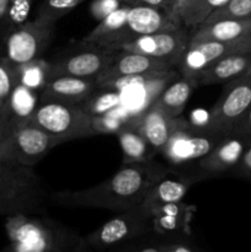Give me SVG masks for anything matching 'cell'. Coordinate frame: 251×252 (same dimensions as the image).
Returning <instances> with one entry per match:
<instances>
[{"instance_id": "7", "label": "cell", "mask_w": 251, "mask_h": 252, "mask_svg": "<svg viewBox=\"0 0 251 252\" xmlns=\"http://www.w3.org/2000/svg\"><path fill=\"white\" fill-rule=\"evenodd\" d=\"M152 233L150 216L139 208L120 212L115 218L84 236L88 249L108 250Z\"/></svg>"}, {"instance_id": "20", "label": "cell", "mask_w": 251, "mask_h": 252, "mask_svg": "<svg viewBox=\"0 0 251 252\" xmlns=\"http://www.w3.org/2000/svg\"><path fill=\"white\" fill-rule=\"evenodd\" d=\"M251 66V51L235 52L226 54L212 63L206 70L202 71L197 84L198 85H214L228 83L248 73Z\"/></svg>"}, {"instance_id": "18", "label": "cell", "mask_w": 251, "mask_h": 252, "mask_svg": "<svg viewBox=\"0 0 251 252\" xmlns=\"http://www.w3.org/2000/svg\"><path fill=\"white\" fill-rule=\"evenodd\" d=\"M98 89L96 79L56 76L47 81L39 93V101H62L81 105Z\"/></svg>"}, {"instance_id": "6", "label": "cell", "mask_w": 251, "mask_h": 252, "mask_svg": "<svg viewBox=\"0 0 251 252\" xmlns=\"http://www.w3.org/2000/svg\"><path fill=\"white\" fill-rule=\"evenodd\" d=\"M64 143L32 122L11 128L0 143V157L32 166L41 161L54 147Z\"/></svg>"}, {"instance_id": "5", "label": "cell", "mask_w": 251, "mask_h": 252, "mask_svg": "<svg viewBox=\"0 0 251 252\" xmlns=\"http://www.w3.org/2000/svg\"><path fill=\"white\" fill-rule=\"evenodd\" d=\"M30 122L63 142L96 135L91 125V116L75 103L39 101Z\"/></svg>"}, {"instance_id": "23", "label": "cell", "mask_w": 251, "mask_h": 252, "mask_svg": "<svg viewBox=\"0 0 251 252\" xmlns=\"http://www.w3.org/2000/svg\"><path fill=\"white\" fill-rule=\"evenodd\" d=\"M39 103V93L17 83L7 101L6 112L2 121L4 135L11 128L31 121Z\"/></svg>"}, {"instance_id": "12", "label": "cell", "mask_w": 251, "mask_h": 252, "mask_svg": "<svg viewBox=\"0 0 251 252\" xmlns=\"http://www.w3.org/2000/svg\"><path fill=\"white\" fill-rule=\"evenodd\" d=\"M189 41V30L185 26L169 31H160L138 36L130 41L121 43L115 51H130L161 59L176 68L185 48Z\"/></svg>"}, {"instance_id": "43", "label": "cell", "mask_w": 251, "mask_h": 252, "mask_svg": "<svg viewBox=\"0 0 251 252\" xmlns=\"http://www.w3.org/2000/svg\"><path fill=\"white\" fill-rule=\"evenodd\" d=\"M248 73H251V66H250V69H249V71H248Z\"/></svg>"}, {"instance_id": "39", "label": "cell", "mask_w": 251, "mask_h": 252, "mask_svg": "<svg viewBox=\"0 0 251 252\" xmlns=\"http://www.w3.org/2000/svg\"><path fill=\"white\" fill-rule=\"evenodd\" d=\"M134 1L135 4L148 5V6H154V7H161V9L176 10L175 9V5H176V1H175V0H134Z\"/></svg>"}, {"instance_id": "15", "label": "cell", "mask_w": 251, "mask_h": 252, "mask_svg": "<svg viewBox=\"0 0 251 252\" xmlns=\"http://www.w3.org/2000/svg\"><path fill=\"white\" fill-rule=\"evenodd\" d=\"M198 180L191 174L169 170L149 189L138 208L148 216L165 204L180 202L185 198L189 187Z\"/></svg>"}, {"instance_id": "38", "label": "cell", "mask_w": 251, "mask_h": 252, "mask_svg": "<svg viewBox=\"0 0 251 252\" xmlns=\"http://www.w3.org/2000/svg\"><path fill=\"white\" fill-rule=\"evenodd\" d=\"M231 133H236V134H240L251 140V106L250 108L246 111L245 115H244L243 117L238 121V123L234 126Z\"/></svg>"}, {"instance_id": "3", "label": "cell", "mask_w": 251, "mask_h": 252, "mask_svg": "<svg viewBox=\"0 0 251 252\" xmlns=\"http://www.w3.org/2000/svg\"><path fill=\"white\" fill-rule=\"evenodd\" d=\"M49 202L33 167L0 157V216L43 214Z\"/></svg>"}, {"instance_id": "19", "label": "cell", "mask_w": 251, "mask_h": 252, "mask_svg": "<svg viewBox=\"0 0 251 252\" xmlns=\"http://www.w3.org/2000/svg\"><path fill=\"white\" fill-rule=\"evenodd\" d=\"M175 122L176 117H171L152 103L138 117L130 118L129 126L134 127L147 139L155 152H160L166 144L175 127Z\"/></svg>"}, {"instance_id": "11", "label": "cell", "mask_w": 251, "mask_h": 252, "mask_svg": "<svg viewBox=\"0 0 251 252\" xmlns=\"http://www.w3.org/2000/svg\"><path fill=\"white\" fill-rule=\"evenodd\" d=\"M251 51V34L231 42L201 41L191 42L185 48L176 69L184 78L198 80L202 71L226 54ZM198 85V84H197Z\"/></svg>"}, {"instance_id": "21", "label": "cell", "mask_w": 251, "mask_h": 252, "mask_svg": "<svg viewBox=\"0 0 251 252\" xmlns=\"http://www.w3.org/2000/svg\"><path fill=\"white\" fill-rule=\"evenodd\" d=\"M251 34V20H219L202 24L189 31V41L231 42Z\"/></svg>"}, {"instance_id": "9", "label": "cell", "mask_w": 251, "mask_h": 252, "mask_svg": "<svg viewBox=\"0 0 251 252\" xmlns=\"http://www.w3.org/2000/svg\"><path fill=\"white\" fill-rule=\"evenodd\" d=\"M54 27V24L37 19L24 22L4 37V57L14 65L41 58L52 39Z\"/></svg>"}, {"instance_id": "10", "label": "cell", "mask_w": 251, "mask_h": 252, "mask_svg": "<svg viewBox=\"0 0 251 252\" xmlns=\"http://www.w3.org/2000/svg\"><path fill=\"white\" fill-rule=\"evenodd\" d=\"M85 48L49 62V79L56 76L97 79L112 64L116 51L84 42Z\"/></svg>"}, {"instance_id": "1", "label": "cell", "mask_w": 251, "mask_h": 252, "mask_svg": "<svg viewBox=\"0 0 251 252\" xmlns=\"http://www.w3.org/2000/svg\"><path fill=\"white\" fill-rule=\"evenodd\" d=\"M166 166L150 161L123 162L106 181L80 189L53 193L52 203L71 208H102L113 212L135 209L142 204L150 187L166 172Z\"/></svg>"}, {"instance_id": "22", "label": "cell", "mask_w": 251, "mask_h": 252, "mask_svg": "<svg viewBox=\"0 0 251 252\" xmlns=\"http://www.w3.org/2000/svg\"><path fill=\"white\" fill-rule=\"evenodd\" d=\"M129 7L130 4H123L116 11L107 15L105 19L100 20L97 26L91 30L83 41L96 44V46L115 49L118 44L123 42Z\"/></svg>"}, {"instance_id": "37", "label": "cell", "mask_w": 251, "mask_h": 252, "mask_svg": "<svg viewBox=\"0 0 251 252\" xmlns=\"http://www.w3.org/2000/svg\"><path fill=\"white\" fill-rule=\"evenodd\" d=\"M231 175H234V176L236 177H240V179H245L251 181V140L248 144V147H246L245 152H244L238 166L234 169Z\"/></svg>"}, {"instance_id": "30", "label": "cell", "mask_w": 251, "mask_h": 252, "mask_svg": "<svg viewBox=\"0 0 251 252\" xmlns=\"http://www.w3.org/2000/svg\"><path fill=\"white\" fill-rule=\"evenodd\" d=\"M17 83L19 81H17L16 65L7 61L4 56L0 57V127L1 128L6 112L7 101Z\"/></svg>"}, {"instance_id": "35", "label": "cell", "mask_w": 251, "mask_h": 252, "mask_svg": "<svg viewBox=\"0 0 251 252\" xmlns=\"http://www.w3.org/2000/svg\"><path fill=\"white\" fill-rule=\"evenodd\" d=\"M162 252H198L201 249L194 243L192 235L161 236Z\"/></svg>"}, {"instance_id": "4", "label": "cell", "mask_w": 251, "mask_h": 252, "mask_svg": "<svg viewBox=\"0 0 251 252\" xmlns=\"http://www.w3.org/2000/svg\"><path fill=\"white\" fill-rule=\"evenodd\" d=\"M225 135L228 134L217 132L208 126H196L179 116L166 144L159 153L170 166H188L209 154Z\"/></svg>"}, {"instance_id": "27", "label": "cell", "mask_w": 251, "mask_h": 252, "mask_svg": "<svg viewBox=\"0 0 251 252\" xmlns=\"http://www.w3.org/2000/svg\"><path fill=\"white\" fill-rule=\"evenodd\" d=\"M177 76H180V73L179 71L176 73L175 68H172L164 71H153V73L137 74V75L112 79V80L103 81V83L97 84V85L101 89H108V90H116L122 93L126 89L147 88V86L153 85L155 83L169 84L174 79H176Z\"/></svg>"}, {"instance_id": "41", "label": "cell", "mask_w": 251, "mask_h": 252, "mask_svg": "<svg viewBox=\"0 0 251 252\" xmlns=\"http://www.w3.org/2000/svg\"><path fill=\"white\" fill-rule=\"evenodd\" d=\"M122 2H125V4H130V5H134L135 1L134 0H121Z\"/></svg>"}, {"instance_id": "31", "label": "cell", "mask_w": 251, "mask_h": 252, "mask_svg": "<svg viewBox=\"0 0 251 252\" xmlns=\"http://www.w3.org/2000/svg\"><path fill=\"white\" fill-rule=\"evenodd\" d=\"M84 1L86 0H42L36 19L56 25L58 20Z\"/></svg>"}, {"instance_id": "42", "label": "cell", "mask_w": 251, "mask_h": 252, "mask_svg": "<svg viewBox=\"0 0 251 252\" xmlns=\"http://www.w3.org/2000/svg\"><path fill=\"white\" fill-rule=\"evenodd\" d=\"M2 139H4V130H2V128L0 127V143H1Z\"/></svg>"}, {"instance_id": "36", "label": "cell", "mask_w": 251, "mask_h": 252, "mask_svg": "<svg viewBox=\"0 0 251 252\" xmlns=\"http://www.w3.org/2000/svg\"><path fill=\"white\" fill-rule=\"evenodd\" d=\"M125 2L121 0H94L90 5V12L96 20L105 19L111 12L116 11Z\"/></svg>"}, {"instance_id": "16", "label": "cell", "mask_w": 251, "mask_h": 252, "mask_svg": "<svg viewBox=\"0 0 251 252\" xmlns=\"http://www.w3.org/2000/svg\"><path fill=\"white\" fill-rule=\"evenodd\" d=\"M174 66L161 59L153 58L138 52L116 51V57L112 64L96 79L97 84L112 79L123 76L137 75V74L153 73V71H164L172 69Z\"/></svg>"}, {"instance_id": "17", "label": "cell", "mask_w": 251, "mask_h": 252, "mask_svg": "<svg viewBox=\"0 0 251 252\" xmlns=\"http://www.w3.org/2000/svg\"><path fill=\"white\" fill-rule=\"evenodd\" d=\"M196 207L182 201L165 204L150 216L152 231L160 236L192 235L191 223Z\"/></svg>"}, {"instance_id": "32", "label": "cell", "mask_w": 251, "mask_h": 252, "mask_svg": "<svg viewBox=\"0 0 251 252\" xmlns=\"http://www.w3.org/2000/svg\"><path fill=\"white\" fill-rule=\"evenodd\" d=\"M225 19L251 20V0H228L225 4L214 10L203 24Z\"/></svg>"}, {"instance_id": "28", "label": "cell", "mask_w": 251, "mask_h": 252, "mask_svg": "<svg viewBox=\"0 0 251 252\" xmlns=\"http://www.w3.org/2000/svg\"><path fill=\"white\" fill-rule=\"evenodd\" d=\"M16 71L19 84L41 93L49 80V62H46L41 57L21 65H16Z\"/></svg>"}, {"instance_id": "25", "label": "cell", "mask_w": 251, "mask_h": 252, "mask_svg": "<svg viewBox=\"0 0 251 252\" xmlns=\"http://www.w3.org/2000/svg\"><path fill=\"white\" fill-rule=\"evenodd\" d=\"M228 0H176V9L182 25L189 31L203 24L207 17Z\"/></svg>"}, {"instance_id": "33", "label": "cell", "mask_w": 251, "mask_h": 252, "mask_svg": "<svg viewBox=\"0 0 251 252\" xmlns=\"http://www.w3.org/2000/svg\"><path fill=\"white\" fill-rule=\"evenodd\" d=\"M32 0H9L6 17H5L4 27L1 31V37L4 38L11 30L16 29L20 25L27 21L30 11H31Z\"/></svg>"}, {"instance_id": "26", "label": "cell", "mask_w": 251, "mask_h": 252, "mask_svg": "<svg viewBox=\"0 0 251 252\" xmlns=\"http://www.w3.org/2000/svg\"><path fill=\"white\" fill-rule=\"evenodd\" d=\"M123 152V162L150 161L155 154V150L150 147L144 137L129 126L123 128L117 134Z\"/></svg>"}, {"instance_id": "40", "label": "cell", "mask_w": 251, "mask_h": 252, "mask_svg": "<svg viewBox=\"0 0 251 252\" xmlns=\"http://www.w3.org/2000/svg\"><path fill=\"white\" fill-rule=\"evenodd\" d=\"M7 5H9V0H0V36H1L2 27H4L5 17H6Z\"/></svg>"}, {"instance_id": "14", "label": "cell", "mask_w": 251, "mask_h": 252, "mask_svg": "<svg viewBox=\"0 0 251 252\" xmlns=\"http://www.w3.org/2000/svg\"><path fill=\"white\" fill-rule=\"evenodd\" d=\"M182 26L184 25L176 10L161 9V7L148 6V5L142 4L130 5L122 43L138 36H143V34L169 31V30L179 29Z\"/></svg>"}, {"instance_id": "2", "label": "cell", "mask_w": 251, "mask_h": 252, "mask_svg": "<svg viewBox=\"0 0 251 252\" xmlns=\"http://www.w3.org/2000/svg\"><path fill=\"white\" fill-rule=\"evenodd\" d=\"M10 240L6 250L14 252H78L88 249L83 236L43 214H15L6 218Z\"/></svg>"}, {"instance_id": "13", "label": "cell", "mask_w": 251, "mask_h": 252, "mask_svg": "<svg viewBox=\"0 0 251 252\" xmlns=\"http://www.w3.org/2000/svg\"><path fill=\"white\" fill-rule=\"evenodd\" d=\"M249 143L250 139L246 137L236 133H229L209 154L197 162L192 175L198 181H202L211 177L231 174L238 166Z\"/></svg>"}, {"instance_id": "8", "label": "cell", "mask_w": 251, "mask_h": 252, "mask_svg": "<svg viewBox=\"0 0 251 252\" xmlns=\"http://www.w3.org/2000/svg\"><path fill=\"white\" fill-rule=\"evenodd\" d=\"M251 106V73L225 83L220 97L209 111L208 127L229 134Z\"/></svg>"}, {"instance_id": "24", "label": "cell", "mask_w": 251, "mask_h": 252, "mask_svg": "<svg viewBox=\"0 0 251 252\" xmlns=\"http://www.w3.org/2000/svg\"><path fill=\"white\" fill-rule=\"evenodd\" d=\"M196 86H198L196 81L180 75L161 89L153 103L171 117H179L184 112L187 101Z\"/></svg>"}, {"instance_id": "34", "label": "cell", "mask_w": 251, "mask_h": 252, "mask_svg": "<svg viewBox=\"0 0 251 252\" xmlns=\"http://www.w3.org/2000/svg\"><path fill=\"white\" fill-rule=\"evenodd\" d=\"M129 120H123L117 116H111L110 113L100 116H91V125L96 135L97 134H115L127 127Z\"/></svg>"}, {"instance_id": "29", "label": "cell", "mask_w": 251, "mask_h": 252, "mask_svg": "<svg viewBox=\"0 0 251 252\" xmlns=\"http://www.w3.org/2000/svg\"><path fill=\"white\" fill-rule=\"evenodd\" d=\"M94 93L85 102L81 103V107L90 116H100L110 113L121 103V91L101 89Z\"/></svg>"}]
</instances>
